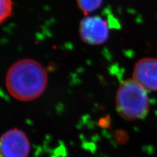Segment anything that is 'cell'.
<instances>
[{"label": "cell", "instance_id": "1", "mask_svg": "<svg viewBox=\"0 0 157 157\" xmlns=\"http://www.w3.org/2000/svg\"><path fill=\"white\" fill-rule=\"evenodd\" d=\"M48 83L47 71L40 63L29 58L14 62L6 77L7 90L11 96L22 101H32L45 91Z\"/></svg>", "mask_w": 157, "mask_h": 157}, {"label": "cell", "instance_id": "2", "mask_svg": "<svg viewBox=\"0 0 157 157\" xmlns=\"http://www.w3.org/2000/svg\"><path fill=\"white\" fill-rule=\"evenodd\" d=\"M116 109L127 121L144 119L149 111V101L146 89L134 78L122 81L116 93Z\"/></svg>", "mask_w": 157, "mask_h": 157}, {"label": "cell", "instance_id": "3", "mask_svg": "<svg viewBox=\"0 0 157 157\" xmlns=\"http://www.w3.org/2000/svg\"><path fill=\"white\" fill-rule=\"evenodd\" d=\"M30 148L28 137L21 130L11 129L5 132L1 137V157H28Z\"/></svg>", "mask_w": 157, "mask_h": 157}, {"label": "cell", "instance_id": "4", "mask_svg": "<svg viewBox=\"0 0 157 157\" xmlns=\"http://www.w3.org/2000/svg\"><path fill=\"white\" fill-rule=\"evenodd\" d=\"M79 35L82 40L89 45H101L109 37V26L100 17H86L80 23Z\"/></svg>", "mask_w": 157, "mask_h": 157}, {"label": "cell", "instance_id": "5", "mask_svg": "<svg viewBox=\"0 0 157 157\" xmlns=\"http://www.w3.org/2000/svg\"><path fill=\"white\" fill-rule=\"evenodd\" d=\"M133 78L146 90L157 91V59L144 58L137 61Z\"/></svg>", "mask_w": 157, "mask_h": 157}, {"label": "cell", "instance_id": "6", "mask_svg": "<svg viewBox=\"0 0 157 157\" xmlns=\"http://www.w3.org/2000/svg\"><path fill=\"white\" fill-rule=\"evenodd\" d=\"M78 6L85 14L92 13L99 9L103 0H77Z\"/></svg>", "mask_w": 157, "mask_h": 157}, {"label": "cell", "instance_id": "7", "mask_svg": "<svg viewBox=\"0 0 157 157\" xmlns=\"http://www.w3.org/2000/svg\"><path fill=\"white\" fill-rule=\"evenodd\" d=\"M1 9H0V21L3 23L10 17L12 12V1L11 0H0Z\"/></svg>", "mask_w": 157, "mask_h": 157}]
</instances>
